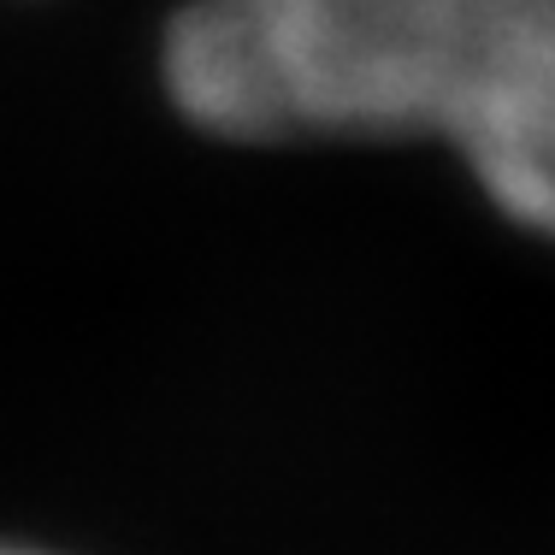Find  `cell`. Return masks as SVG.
Here are the masks:
<instances>
[{
  "label": "cell",
  "mask_w": 555,
  "mask_h": 555,
  "mask_svg": "<svg viewBox=\"0 0 555 555\" xmlns=\"http://www.w3.org/2000/svg\"><path fill=\"white\" fill-rule=\"evenodd\" d=\"M160 77L231 142L438 137L496 214L550 224L555 0H190Z\"/></svg>",
  "instance_id": "obj_1"
},
{
  "label": "cell",
  "mask_w": 555,
  "mask_h": 555,
  "mask_svg": "<svg viewBox=\"0 0 555 555\" xmlns=\"http://www.w3.org/2000/svg\"><path fill=\"white\" fill-rule=\"evenodd\" d=\"M0 555H36V550H0Z\"/></svg>",
  "instance_id": "obj_2"
}]
</instances>
